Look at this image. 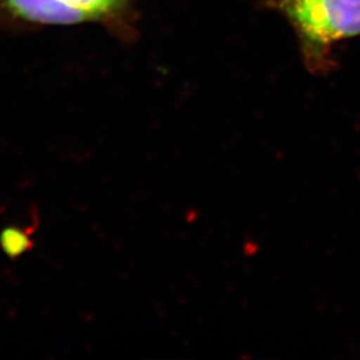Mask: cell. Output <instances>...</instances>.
<instances>
[{
    "label": "cell",
    "instance_id": "obj_1",
    "mask_svg": "<svg viewBox=\"0 0 360 360\" xmlns=\"http://www.w3.org/2000/svg\"><path fill=\"white\" fill-rule=\"evenodd\" d=\"M295 28L309 65H321L331 46L360 35V0H266Z\"/></svg>",
    "mask_w": 360,
    "mask_h": 360
},
{
    "label": "cell",
    "instance_id": "obj_2",
    "mask_svg": "<svg viewBox=\"0 0 360 360\" xmlns=\"http://www.w3.org/2000/svg\"><path fill=\"white\" fill-rule=\"evenodd\" d=\"M11 13L30 22L46 25H74L87 20L83 13L60 0H3Z\"/></svg>",
    "mask_w": 360,
    "mask_h": 360
},
{
    "label": "cell",
    "instance_id": "obj_3",
    "mask_svg": "<svg viewBox=\"0 0 360 360\" xmlns=\"http://www.w3.org/2000/svg\"><path fill=\"white\" fill-rule=\"evenodd\" d=\"M72 10L86 16L87 20L101 19L120 8L126 0H60Z\"/></svg>",
    "mask_w": 360,
    "mask_h": 360
},
{
    "label": "cell",
    "instance_id": "obj_4",
    "mask_svg": "<svg viewBox=\"0 0 360 360\" xmlns=\"http://www.w3.org/2000/svg\"><path fill=\"white\" fill-rule=\"evenodd\" d=\"M0 245L7 257H19L32 248L31 232L16 227L4 229L0 233Z\"/></svg>",
    "mask_w": 360,
    "mask_h": 360
}]
</instances>
